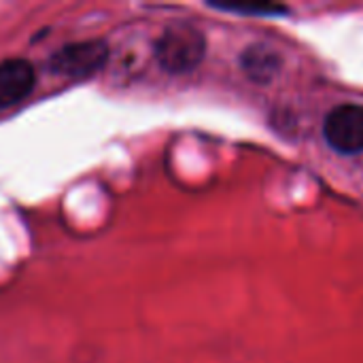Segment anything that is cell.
<instances>
[{
  "label": "cell",
  "mask_w": 363,
  "mask_h": 363,
  "mask_svg": "<svg viewBox=\"0 0 363 363\" xmlns=\"http://www.w3.org/2000/svg\"><path fill=\"white\" fill-rule=\"evenodd\" d=\"M206 53V40L200 30L187 23L170 26L155 45V57L164 70L181 74L194 70Z\"/></svg>",
  "instance_id": "6da1fadb"
},
{
  "label": "cell",
  "mask_w": 363,
  "mask_h": 363,
  "mask_svg": "<svg viewBox=\"0 0 363 363\" xmlns=\"http://www.w3.org/2000/svg\"><path fill=\"white\" fill-rule=\"evenodd\" d=\"M323 134L328 145L342 153L355 155L363 151V106L359 104H338L332 108L323 123Z\"/></svg>",
  "instance_id": "7a4b0ae2"
},
{
  "label": "cell",
  "mask_w": 363,
  "mask_h": 363,
  "mask_svg": "<svg viewBox=\"0 0 363 363\" xmlns=\"http://www.w3.org/2000/svg\"><path fill=\"white\" fill-rule=\"evenodd\" d=\"M108 60V47L102 40L72 43L55 51L51 57V70L68 77H85L100 70Z\"/></svg>",
  "instance_id": "3957f363"
},
{
  "label": "cell",
  "mask_w": 363,
  "mask_h": 363,
  "mask_svg": "<svg viewBox=\"0 0 363 363\" xmlns=\"http://www.w3.org/2000/svg\"><path fill=\"white\" fill-rule=\"evenodd\" d=\"M36 74L28 60H6L0 64V106L21 102L34 87Z\"/></svg>",
  "instance_id": "277c9868"
},
{
  "label": "cell",
  "mask_w": 363,
  "mask_h": 363,
  "mask_svg": "<svg viewBox=\"0 0 363 363\" xmlns=\"http://www.w3.org/2000/svg\"><path fill=\"white\" fill-rule=\"evenodd\" d=\"M242 70L257 83H268L281 68V57L266 45H251L242 53Z\"/></svg>",
  "instance_id": "5b68a950"
},
{
  "label": "cell",
  "mask_w": 363,
  "mask_h": 363,
  "mask_svg": "<svg viewBox=\"0 0 363 363\" xmlns=\"http://www.w3.org/2000/svg\"><path fill=\"white\" fill-rule=\"evenodd\" d=\"M211 6L221 9V11H232L240 15H281L287 13L283 4H272V2H211Z\"/></svg>",
  "instance_id": "8992f818"
}]
</instances>
